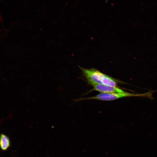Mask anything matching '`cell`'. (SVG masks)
Masks as SVG:
<instances>
[{
  "instance_id": "4",
  "label": "cell",
  "mask_w": 157,
  "mask_h": 157,
  "mask_svg": "<svg viewBox=\"0 0 157 157\" xmlns=\"http://www.w3.org/2000/svg\"><path fill=\"white\" fill-rule=\"evenodd\" d=\"M10 145V142L8 136L3 133L0 135V147L1 150H7Z\"/></svg>"
},
{
  "instance_id": "2",
  "label": "cell",
  "mask_w": 157,
  "mask_h": 157,
  "mask_svg": "<svg viewBox=\"0 0 157 157\" xmlns=\"http://www.w3.org/2000/svg\"><path fill=\"white\" fill-rule=\"evenodd\" d=\"M152 92H148L142 94H134L128 92L124 93H101L94 96L82 98L76 100L78 101L84 100L96 99L104 101H110L116 100L119 98L134 96L147 97H150Z\"/></svg>"
},
{
  "instance_id": "3",
  "label": "cell",
  "mask_w": 157,
  "mask_h": 157,
  "mask_svg": "<svg viewBox=\"0 0 157 157\" xmlns=\"http://www.w3.org/2000/svg\"><path fill=\"white\" fill-rule=\"evenodd\" d=\"M93 90L104 93H124L126 92L117 87L106 85L95 84L92 85Z\"/></svg>"
},
{
  "instance_id": "1",
  "label": "cell",
  "mask_w": 157,
  "mask_h": 157,
  "mask_svg": "<svg viewBox=\"0 0 157 157\" xmlns=\"http://www.w3.org/2000/svg\"><path fill=\"white\" fill-rule=\"evenodd\" d=\"M83 76L91 85L99 84L117 87L120 81L94 68L87 69L80 67Z\"/></svg>"
}]
</instances>
